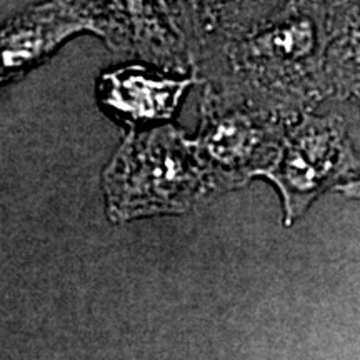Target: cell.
Returning a JSON list of instances; mask_svg holds the SVG:
<instances>
[{
    "instance_id": "1",
    "label": "cell",
    "mask_w": 360,
    "mask_h": 360,
    "mask_svg": "<svg viewBox=\"0 0 360 360\" xmlns=\"http://www.w3.org/2000/svg\"><path fill=\"white\" fill-rule=\"evenodd\" d=\"M334 0H292L254 24L205 34L199 84L294 120L330 98L326 56Z\"/></svg>"
},
{
    "instance_id": "2",
    "label": "cell",
    "mask_w": 360,
    "mask_h": 360,
    "mask_svg": "<svg viewBox=\"0 0 360 360\" xmlns=\"http://www.w3.org/2000/svg\"><path fill=\"white\" fill-rule=\"evenodd\" d=\"M102 188L112 222L184 214L225 192L195 141L170 124L129 130Z\"/></svg>"
},
{
    "instance_id": "3",
    "label": "cell",
    "mask_w": 360,
    "mask_h": 360,
    "mask_svg": "<svg viewBox=\"0 0 360 360\" xmlns=\"http://www.w3.org/2000/svg\"><path fill=\"white\" fill-rule=\"evenodd\" d=\"M292 120L204 85L195 141L225 191L245 186L276 164Z\"/></svg>"
},
{
    "instance_id": "4",
    "label": "cell",
    "mask_w": 360,
    "mask_h": 360,
    "mask_svg": "<svg viewBox=\"0 0 360 360\" xmlns=\"http://www.w3.org/2000/svg\"><path fill=\"white\" fill-rule=\"evenodd\" d=\"M360 174V157L344 117L304 112L290 122L276 164L264 174L277 187L283 222L292 225L328 188Z\"/></svg>"
},
{
    "instance_id": "5",
    "label": "cell",
    "mask_w": 360,
    "mask_h": 360,
    "mask_svg": "<svg viewBox=\"0 0 360 360\" xmlns=\"http://www.w3.org/2000/svg\"><path fill=\"white\" fill-rule=\"evenodd\" d=\"M112 51L172 74H193L188 47L159 0H64Z\"/></svg>"
},
{
    "instance_id": "6",
    "label": "cell",
    "mask_w": 360,
    "mask_h": 360,
    "mask_svg": "<svg viewBox=\"0 0 360 360\" xmlns=\"http://www.w3.org/2000/svg\"><path fill=\"white\" fill-rule=\"evenodd\" d=\"M199 79L193 74H172L148 64H127L110 69L97 80L101 109L129 130L167 124Z\"/></svg>"
},
{
    "instance_id": "7",
    "label": "cell",
    "mask_w": 360,
    "mask_h": 360,
    "mask_svg": "<svg viewBox=\"0 0 360 360\" xmlns=\"http://www.w3.org/2000/svg\"><path fill=\"white\" fill-rule=\"evenodd\" d=\"M80 34L92 29L64 0H44L13 15L0 34L2 84L24 77Z\"/></svg>"
},
{
    "instance_id": "8",
    "label": "cell",
    "mask_w": 360,
    "mask_h": 360,
    "mask_svg": "<svg viewBox=\"0 0 360 360\" xmlns=\"http://www.w3.org/2000/svg\"><path fill=\"white\" fill-rule=\"evenodd\" d=\"M330 97L360 103V0H334L326 56Z\"/></svg>"
},
{
    "instance_id": "9",
    "label": "cell",
    "mask_w": 360,
    "mask_h": 360,
    "mask_svg": "<svg viewBox=\"0 0 360 360\" xmlns=\"http://www.w3.org/2000/svg\"><path fill=\"white\" fill-rule=\"evenodd\" d=\"M292 0H205V34L259 22Z\"/></svg>"
},
{
    "instance_id": "10",
    "label": "cell",
    "mask_w": 360,
    "mask_h": 360,
    "mask_svg": "<svg viewBox=\"0 0 360 360\" xmlns=\"http://www.w3.org/2000/svg\"><path fill=\"white\" fill-rule=\"evenodd\" d=\"M159 4L186 42L193 62L204 40L205 0H159Z\"/></svg>"
},
{
    "instance_id": "11",
    "label": "cell",
    "mask_w": 360,
    "mask_h": 360,
    "mask_svg": "<svg viewBox=\"0 0 360 360\" xmlns=\"http://www.w3.org/2000/svg\"><path fill=\"white\" fill-rule=\"evenodd\" d=\"M335 191H339L342 195L349 197V199L360 200V174L352 180H349V182L342 184V186L337 187Z\"/></svg>"
}]
</instances>
